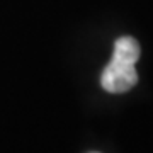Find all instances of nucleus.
I'll return each instance as SVG.
<instances>
[{
    "mask_svg": "<svg viewBox=\"0 0 153 153\" xmlns=\"http://www.w3.org/2000/svg\"><path fill=\"white\" fill-rule=\"evenodd\" d=\"M138 58H140V44L136 39L126 36L116 41L112 60L104 68L100 76V85L105 92L123 94L136 85L138 73L134 65Z\"/></svg>",
    "mask_w": 153,
    "mask_h": 153,
    "instance_id": "f257e3e1",
    "label": "nucleus"
}]
</instances>
